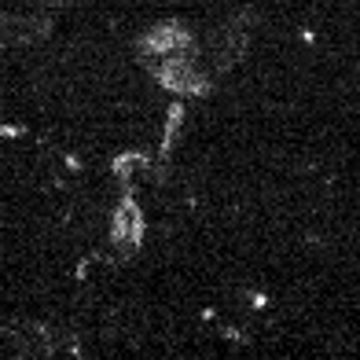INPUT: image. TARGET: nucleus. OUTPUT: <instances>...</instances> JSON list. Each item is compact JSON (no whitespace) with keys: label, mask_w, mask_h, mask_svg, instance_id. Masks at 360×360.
Here are the masks:
<instances>
[{"label":"nucleus","mask_w":360,"mask_h":360,"mask_svg":"<svg viewBox=\"0 0 360 360\" xmlns=\"http://www.w3.org/2000/svg\"><path fill=\"white\" fill-rule=\"evenodd\" d=\"M140 243H143V214H140V202H136V195H122V202L114 206V214H110V247L125 257H133L140 250Z\"/></svg>","instance_id":"nucleus-3"},{"label":"nucleus","mask_w":360,"mask_h":360,"mask_svg":"<svg viewBox=\"0 0 360 360\" xmlns=\"http://www.w3.org/2000/svg\"><path fill=\"white\" fill-rule=\"evenodd\" d=\"M195 52V34L184 22H158L143 34L140 41V59L155 63V59H169V56H184Z\"/></svg>","instance_id":"nucleus-4"},{"label":"nucleus","mask_w":360,"mask_h":360,"mask_svg":"<svg viewBox=\"0 0 360 360\" xmlns=\"http://www.w3.org/2000/svg\"><path fill=\"white\" fill-rule=\"evenodd\" d=\"M114 176L122 180V188H125L129 195H136L140 184L151 176V158H147L143 151H125V155L114 158Z\"/></svg>","instance_id":"nucleus-6"},{"label":"nucleus","mask_w":360,"mask_h":360,"mask_svg":"<svg viewBox=\"0 0 360 360\" xmlns=\"http://www.w3.org/2000/svg\"><path fill=\"white\" fill-rule=\"evenodd\" d=\"M143 67L155 74L158 85H166L176 96H206L210 85H214V74H210L206 59H199V52L155 59V63H143Z\"/></svg>","instance_id":"nucleus-1"},{"label":"nucleus","mask_w":360,"mask_h":360,"mask_svg":"<svg viewBox=\"0 0 360 360\" xmlns=\"http://www.w3.org/2000/svg\"><path fill=\"white\" fill-rule=\"evenodd\" d=\"M247 48H250V19H232L214 41H210V52H206L210 74H214V77L228 74L243 59Z\"/></svg>","instance_id":"nucleus-2"},{"label":"nucleus","mask_w":360,"mask_h":360,"mask_svg":"<svg viewBox=\"0 0 360 360\" xmlns=\"http://www.w3.org/2000/svg\"><path fill=\"white\" fill-rule=\"evenodd\" d=\"M180 125H184V107L173 103L169 114H166V133H162V155L173 151V143H176V136H180Z\"/></svg>","instance_id":"nucleus-7"},{"label":"nucleus","mask_w":360,"mask_h":360,"mask_svg":"<svg viewBox=\"0 0 360 360\" xmlns=\"http://www.w3.org/2000/svg\"><path fill=\"white\" fill-rule=\"evenodd\" d=\"M52 34V11H37V15H11V19H0V37L11 48H30L41 44Z\"/></svg>","instance_id":"nucleus-5"}]
</instances>
